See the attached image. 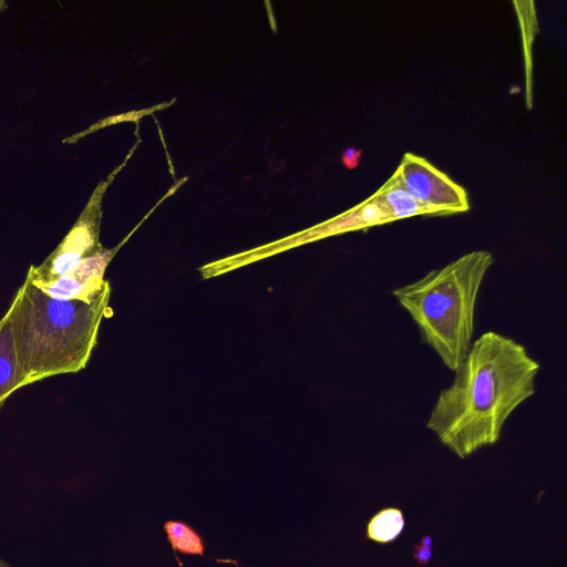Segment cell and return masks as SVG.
Listing matches in <instances>:
<instances>
[{
  "mask_svg": "<svg viewBox=\"0 0 567 567\" xmlns=\"http://www.w3.org/2000/svg\"><path fill=\"white\" fill-rule=\"evenodd\" d=\"M117 171L96 187L84 210L59 246L40 265L30 266L27 276L31 282H47L69 274L84 258L102 247L99 241L101 202L104 190Z\"/></svg>",
  "mask_w": 567,
  "mask_h": 567,
  "instance_id": "277c9868",
  "label": "cell"
},
{
  "mask_svg": "<svg viewBox=\"0 0 567 567\" xmlns=\"http://www.w3.org/2000/svg\"><path fill=\"white\" fill-rule=\"evenodd\" d=\"M409 194L433 215L465 213L466 190L425 158L406 152L395 169Z\"/></svg>",
  "mask_w": 567,
  "mask_h": 567,
  "instance_id": "5b68a950",
  "label": "cell"
},
{
  "mask_svg": "<svg viewBox=\"0 0 567 567\" xmlns=\"http://www.w3.org/2000/svg\"><path fill=\"white\" fill-rule=\"evenodd\" d=\"M121 245L113 249L101 247L96 252L84 258L69 274L47 282L31 284L53 299L92 303L110 285L104 280V271Z\"/></svg>",
  "mask_w": 567,
  "mask_h": 567,
  "instance_id": "8992f818",
  "label": "cell"
},
{
  "mask_svg": "<svg viewBox=\"0 0 567 567\" xmlns=\"http://www.w3.org/2000/svg\"><path fill=\"white\" fill-rule=\"evenodd\" d=\"M21 368L10 312L0 319V411L9 396L21 389Z\"/></svg>",
  "mask_w": 567,
  "mask_h": 567,
  "instance_id": "ba28073f",
  "label": "cell"
},
{
  "mask_svg": "<svg viewBox=\"0 0 567 567\" xmlns=\"http://www.w3.org/2000/svg\"><path fill=\"white\" fill-rule=\"evenodd\" d=\"M393 221L394 219L391 216L384 199L377 190L368 199L358 204L355 207L312 229L308 234V237L310 239H316L347 231L365 230L373 226Z\"/></svg>",
  "mask_w": 567,
  "mask_h": 567,
  "instance_id": "52a82bcc",
  "label": "cell"
},
{
  "mask_svg": "<svg viewBox=\"0 0 567 567\" xmlns=\"http://www.w3.org/2000/svg\"><path fill=\"white\" fill-rule=\"evenodd\" d=\"M539 368L514 339L482 333L440 392L426 427L461 458L495 444L512 413L534 395Z\"/></svg>",
  "mask_w": 567,
  "mask_h": 567,
  "instance_id": "6da1fadb",
  "label": "cell"
},
{
  "mask_svg": "<svg viewBox=\"0 0 567 567\" xmlns=\"http://www.w3.org/2000/svg\"><path fill=\"white\" fill-rule=\"evenodd\" d=\"M432 538L430 536H425L422 539V546L425 548H431Z\"/></svg>",
  "mask_w": 567,
  "mask_h": 567,
  "instance_id": "5bb4252c",
  "label": "cell"
},
{
  "mask_svg": "<svg viewBox=\"0 0 567 567\" xmlns=\"http://www.w3.org/2000/svg\"><path fill=\"white\" fill-rule=\"evenodd\" d=\"M0 567H11L10 565H8L6 561H3L2 559H0Z\"/></svg>",
  "mask_w": 567,
  "mask_h": 567,
  "instance_id": "2e32d148",
  "label": "cell"
},
{
  "mask_svg": "<svg viewBox=\"0 0 567 567\" xmlns=\"http://www.w3.org/2000/svg\"><path fill=\"white\" fill-rule=\"evenodd\" d=\"M7 8V3L0 0V12Z\"/></svg>",
  "mask_w": 567,
  "mask_h": 567,
  "instance_id": "9a60e30c",
  "label": "cell"
},
{
  "mask_svg": "<svg viewBox=\"0 0 567 567\" xmlns=\"http://www.w3.org/2000/svg\"><path fill=\"white\" fill-rule=\"evenodd\" d=\"M403 527L402 512L398 508H385L370 519L367 536L377 543H390L399 537Z\"/></svg>",
  "mask_w": 567,
  "mask_h": 567,
  "instance_id": "30bf717a",
  "label": "cell"
},
{
  "mask_svg": "<svg viewBox=\"0 0 567 567\" xmlns=\"http://www.w3.org/2000/svg\"><path fill=\"white\" fill-rule=\"evenodd\" d=\"M432 556L431 548H425L423 546H416L414 551V557L420 565H425L430 560Z\"/></svg>",
  "mask_w": 567,
  "mask_h": 567,
  "instance_id": "4fadbf2b",
  "label": "cell"
},
{
  "mask_svg": "<svg viewBox=\"0 0 567 567\" xmlns=\"http://www.w3.org/2000/svg\"><path fill=\"white\" fill-rule=\"evenodd\" d=\"M362 155L361 150L347 148L342 154V163L349 169L355 168Z\"/></svg>",
  "mask_w": 567,
  "mask_h": 567,
  "instance_id": "7c38bea8",
  "label": "cell"
},
{
  "mask_svg": "<svg viewBox=\"0 0 567 567\" xmlns=\"http://www.w3.org/2000/svg\"><path fill=\"white\" fill-rule=\"evenodd\" d=\"M110 285L92 303L53 299L25 276L8 309L21 368V385L85 369L109 308Z\"/></svg>",
  "mask_w": 567,
  "mask_h": 567,
  "instance_id": "7a4b0ae2",
  "label": "cell"
},
{
  "mask_svg": "<svg viewBox=\"0 0 567 567\" xmlns=\"http://www.w3.org/2000/svg\"><path fill=\"white\" fill-rule=\"evenodd\" d=\"M378 192L384 199L394 221L412 216L433 215L429 208L421 205L409 194L395 172Z\"/></svg>",
  "mask_w": 567,
  "mask_h": 567,
  "instance_id": "9c48e42d",
  "label": "cell"
},
{
  "mask_svg": "<svg viewBox=\"0 0 567 567\" xmlns=\"http://www.w3.org/2000/svg\"><path fill=\"white\" fill-rule=\"evenodd\" d=\"M165 529L174 549L186 554H203L200 537L184 523L168 522Z\"/></svg>",
  "mask_w": 567,
  "mask_h": 567,
  "instance_id": "8fae6325",
  "label": "cell"
},
{
  "mask_svg": "<svg viewBox=\"0 0 567 567\" xmlns=\"http://www.w3.org/2000/svg\"><path fill=\"white\" fill-rule=\"evenodd\" d=\"M493 264L489 251L473 250L392 290L423 341L453 372L462 365L473 343L476 301Z\"/></svg>",
  "mask_w": 567,
  "mask_h": 567,
  "instance_id": "3957f363",
  "label": "cell"
}]
</instances>
